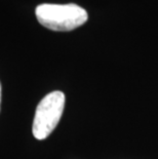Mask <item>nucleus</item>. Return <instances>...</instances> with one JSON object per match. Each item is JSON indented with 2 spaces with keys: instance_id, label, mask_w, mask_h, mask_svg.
<instances>
[{
  "instance_id": "2",
  "label": "nucleus",
  "mask_w": 158,
  "mask_h": 159,
  "mask_svg": "<svg viewBox=\"0 0 158 159\" xmlns=\"http://www.w3.org/2000/svg\"><path fill=\"white\" fill-rule=\"evenodd\" d=\"M64 107L65 94L59 90L49 93L40 101L32 126L33 136L37 140H44L52 133L60 122Z\"/></svg>"
},
{
  "instance_id": "1",
  "label": "nucleus",
  "mask_w": 158,
  "mask_h": 159,
  "mask_svg": "<svg viewBox=\"0 0 158 159\" xmlns=\"http://www.w3.org/2000/svg\"><path fill=\"white\" fill-rule=\"evenodd\" d=\"M36 18L38 22L52 31H72L87 21V12L79 5L49 4L44 3L36 7Z\"/></svg>"
},
{
  "instance_id": "3",
  "label": "nucleus",
  "mask_w": 158,
  "mask_h": 159,
  "mask_svg": "<svg viewBox=\"0 0 158 159\" xmlns=\"http://www.w3.org/2000/svg\"><path fill=\"white\" fill-rule=\"evenodd\" d=\"M0 106H1V83H0Z\"/></svg>"
}]
</instances>
